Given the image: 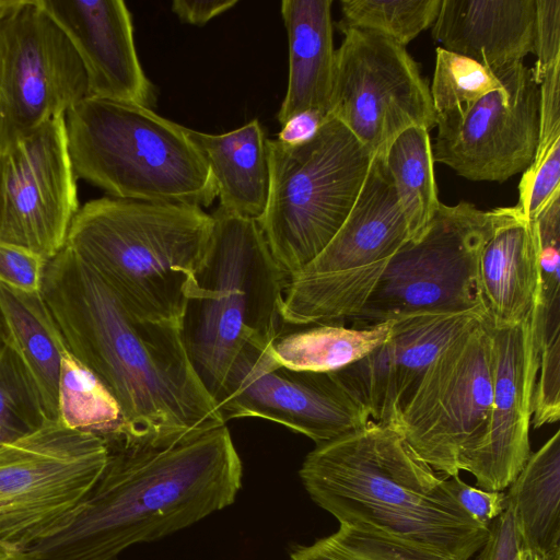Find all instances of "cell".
Listing matches in <instances>:
<instances>
[{
  "label": "cell",
  "mask_w": 560,
  "mask_h": 560,
  "mask_svg": "<svg viewBox=\"0 0 560 560\" xmlns=\"http://www.w3.org/2000/svg\"><path fill=\"white\" fill-rule=\"evenodd\" d=\"M522 549L560 560V431L532 453L509 487Z\"/></svg>",
  "instance_id": "25"
},
{
  "label": "cell",
  "mask_w": 560,
  "mask_h": 560,
  "mask_svg": "<svg viewBox=\"0 0 560 560\" xmlns=\"http://www.w3.org/2000/svg\"><path fill=\"white\" fill-rule=\"evenodd\" d=\"M411 238L384 159L373 156L341 228L314 260L288 279L283 323L305 326L351 319Z\"/></svg>",
  "instance_id": "9"
},
{
  "label": "cell",
  "mask_w": 560,
  "mask_h": 560,
  "mask_svg": "<svg viewBox=\"0 0 560 560\" xmlns=\"http://www.w3.org/2000/svg\"><path fill=\"white\" fill-rule=\"evenodd\" d=\"M0 560H36L25 549L0 541Z\"/></svg>",
  "instance_id": "43"
},
{
  "label": "cell",
  "mask_w": 560,
  "mask_h": 560,
  "mask_svg": "<svg viewBox=\"0 0 560 560\" xmlns=\"http://www.w3.org/2000/svg\"><path fill=\"white\" fill-rule=\"evenodd\" d=\"M103 438L47 421L0 445V541L26 548L89 492L106 460Z\"/></svg>",
  "instance_id": "11"
},
{
  "label": "cell",
  "mask_w": 560,
  "mask_h": 560,
  "mask_svg": "<svg viewBox=\"0 0 560 560\" xmlns=\"http://www.w3.org/2000/svg\"><path fill=\"white\" fill-rule=\"evenodd\" d=\"M489 525V535L475 560H518L521 549L512 505Z\"/></svg>",
  "instance_id": "39"
},
{
  "label": "cell",
  "mask_w": 560,
  "mask_h": 560,
  "mask_svg": "<svg viewBox=\"0 0 560 560\" xmlns=\"http://www.w3.org/2000/svg\"><path fill=\"white\" fill-rule=\"evenodd\" d=\"M271 345L247 342L235 357L215 402L223 420L262 418L316 445L357 431L371 420L334 373L279 364Z\"/></svg>",
  "instance_id": "14"
},
{
  "label": "cell",
  "mask_w": 560,
  "mask_h": 560,
  "mask_svg": "<svg viewBox=\"0 0 560 560\" xmlns=\"http://www.w3.org/2000/svg\"><path fill=\"white\" fill-rule=\"evenodd\" d=\"M39 1L81 60L89 96L154 106L155 89L140 65L124 1Z\"/></svg>",
  "instance_id": "19"
},
{
  "label": "cell",
  "mask_w": 560,
  "mask_h": 560,
  "mask_svg": "<svg viewBox=\"0 0 560 560\" xmlns=\"http://www.w3.org/2000/svg\"><path fill=\"white\" fill-rule=\"evenodd\" d=\"M516 206L480 210L460 201L440 202L425 231L392 258L361 311L350 320L368 326L420 313H482L479 258ZM489 316V315H488Z\"/></svg>",
  "instance_id": "8"
},
{
  "label": "cell",
  "mask_w": 560,
  "mask_h": 560,
  "mask_svg": "<svg viewBox=\"0 0 560 560\" xmlns=\"http://www.w3.org/2000/svg\"><path fill=\"white\" fill-rule=\"evenodd\" d=\"M211 231L200 207L106 196L79 208L65 246L132 314L179 325Z\"/></svg>",
  "instance_id": "4"
},
{
  "label": "cell",
  "mask_w": 560,
  "mask_h": 560,
  "mask_svg": "<svg viewBox=\"0 0 560 560\" xmlns=\"http://www.w3.org/2000/svg\"><path fill=\"white\" fill-rule=\"evenodd\" d=\"M383 159L401 212L416 238L425 231L440 205L429 130L420 126L404 130Z\"/></svg>",
  "instance_id": "27"
},
{
  "label": "cell",
  "mask_w": 560,
  "mask_h": 560,
  "mask_svg": "<svg viewBox=\"0 0 560 560\" xmlns=\"http://www.w3.org/2000/svg\"><path fill=\"white\" fill-rule=\"evenodd\" d=\"M536 341L539 369L532 421L534 428L539 429L558 422L560 418V330L538 337Z\"/></svg>",
  "instance_id": "33"
},
{
  "label": "cell",
  "mask_w": 560,
  "mask_h": 560,
  "mask_svg": "<svg viewBox=\"0 0 560 560\" xmlns=\"http://www.w3.org/2000/svg\"><path fill=\"white\" fill-rule=\"evenodd\" d=\"M104 441L107 460L92 488L24 548L36 560H115L231 505L242 488L225 424L161 442Z\"/></svg>",
  "instance_id": "3"
},
{
  "label": "cell",
  "mask_w": 560,
  "mask_h": 560,
  "mask_svg": "<svg viewBox=\"0 0 560 560\" xmlns=\"http://www.w3.org/2000/svg\"><path fill=\"white\" fill-rule=\"evenodd\" d=\"M236 3L237 0H174L171 8L182 22L202 26Z\"/></svg>",
  "instance_id": "41"
},
{
  "label": "cell",
  "mask_w": 560,
  "mask_h": 560,
  "mask_svg": "<svg viewBox=\"0 0 560 560\" xmlns=\"http://www.w3.org/2000/svg\"><path fill=\"white\" fill-rule=\"evenodd\" d=\"M189 140L203 156L225 211L258 220L269 194L268 145L261 124L212 135L185 127Z\"/></svg>",
  "instance_id": "23"
},
{
  "label": "cell",
  "mask_w": 560,
  "mask_h": 560,
  "mask_svg": "<svg viewBox=\"0 0 560 560\" xmlns=\"http://www.w3.org/2000/svg\"><path fill=\"white\" fill-rule=\"evenodd\" d=\"M58 421L67 428L96 434L104 440L127 436L120 409L103 383L68 349L58 383Z\"/></svg>",
  "instance_id": "28"
},
{
  "label": "cell",
  "mask_w": 560,
  "mask_h": 560,
  "mask_svg": "<svg viewBox=\"0 0 560 560\" xmlns=\"http://www.w3.org/2000/svg\"><path fill=\"white\" fill-rule=\"evenodd\" d=\"M331 4V0L281 2L289 42V80L277 114L280 126L307 110L328 115L336 58Z\"/></svg>",
  "instance_id": "21"
},
{
  "label": "cell",
  "mask_w": 560,
  "mask_h": 560,
  "mask_svg": "<svg viewBox=\"0 0 560 560\" xmlns=\"http://www.w3.org/2000/svg\"><path fill=\"white\" fill-rule=\"evenodd\" d=\"M310 498L339 528L349 548L392 560H469L489 527L474 521L392 425L370 420L317 444L299 471Z\"/></svg>",
  "instance_id": "2"
},
{
  "label": "cell",
  "mask_w": 560,
  "mask_h": 560,
  "mask_svg": "<svg viewBox=\"0 0 560 560\" xmlns=\"http://www.w3.org/2000/svg\"><path fill=\"white\" fill-rule=\"evenodd\" d=\"M65 121L77 178L108 197L200 208L218 197L185 127L151 108L88 96L67 112Z\"/></svg>",
  "instance_id": "6"
},
{
  "label": "cell",
  "mask_w": 560,
  "mask_h": 560,
  "mask_svg": "<svg viewBox=\"0 0 560 560\" xmlns=\"http://www.w3.org/2000/svg\"><path fill=\"white\" fill-rule=\"evenodd\" d=\"M494 369L488 317L439 352L400 406L392 427L435 471L469 472L487 438Z\"/></svg>",
  "instance_id": "10"
},
{
  "label": "cell",
  "mask_w": 560,
  "mask_h": 560,
  "mask_svg": "<svg viewBox=\"0 0 560 560\" xmlns=\"http://www.w3.org/2000/svg\"><path fill=\"white\" fill-rule=\"evenodd\" d=\"M501 86L500 77L491 69L438 47L430 88L438 132L455 127L478 101Z\"/></svg>",
  "instance_id": "29"
},
{
  "label": "cell",
  "mask_w": 560,
  "mask_h": 560,
  "mask_svg": "<svg viewBox=\"0 0 560 560\" xmlns=\"http://www.w3.org/2000/svg\"><path fill=\"white\" fill-rule=\"evenodd\" d=\"M518 560H542L538 555L527 549H520Z\"/></svg>",
  "instance_id": "44"
},
{
  "label": "cell",
  "mask_w": 560,
  "mask_h": 560,
  "mask_svg": "<svg viewBox=\"0 0 560 560\" xmlns=\"http://www.w3.org/2000/svg\"><path fill=\"white\" fill-rule=\"evenodd\" d=\"M4 345H5L4 332H3V328H2V324H1V319H0V351L2 350Z\"/></svg>",
  "instance_id": "45"
},
{
  "label": "cell",
  "mask_w": 560,
  "mask_h": 560,
  "mask_svg": "<svg viewBox=\"0 0 560 560\" xmlns=\"http://www.w3.org/2000/svg\"><path fill=\"white\" fill-rule=\"evenodd\" d=\"M479 279L493 327L517 325L533 315L538 285L533 220L520 211L495 229L480 254Z\"/></svg>",
  "instance_id": "22"
},
{
  "label": "cell",
  "mask_w": 560,
  "mask_h": 560,
  "mask_svg": "<svg viewBox=\"0 0 560 560\" xmlns=\"http://www.w3.org/2000/svg\"><path fill=\"white\" fill-rule=\"evenodd\" d=\"M65 116L0 150V242L47 261L66 245L79 210Z\"/></svg>",
  "instance_id": "15"
},
{
  "label": "cell",
  "mask_w": 560,
  "mask_h": 560,
  "mask_svg": "<svg viewBox=\"0 0 560 560\" xmlns=\"http://www.w3.org/2000/svg\"><path fill=\"white\" fill-rule=\"evenodd\" d=\"M442 0H342L338 28L381 34L406 46L436 19Z\"/></svg>",
  "instance_id": "30"
},
{
  "label": "cell",
  "mask_w": 560,
  "mask_h": 560,
  "mask_svg": "<svg viewBox=\"0 0 560 560\" xmlns=\"http://www.w3.org/2000/svg\"><path fill=\"white\" fill-rule=\"evenodd\" d=\"M341 31L328 115L378 158L409 127L433 129L430 89L406 48L374 32Z\"/></svg>",
  "instance_id": "13"
},
{
  "label": "cell",
  "mask_w": 560,
  "mask_h": 560,
  "mask_svg": "<svg viewBox=\"0 0 560 560\" xmlns=\"http://www.w3.org/2000/svg\"><path fill=\"white\" fill-rule=\"evenodd\" d=\"M442 48L494 70L535 52V0H442L432 28Z\"/></svg>",
  "instance_id": "20"
},
{
  "label": "cell",
  "mask_w": 560,
  "mask_h": 560,
  "mask_svg": "<svg viewBox=\"0 0 560 560\" xmlns=\"http://www.w3.org/2000/svg\"><path fill=\"white\" fill-rule=\"evenodd\" d=\"M492 71L502 86L478 101L455 127L438 132L432 156L469 180L503 183L534 160L539 85L523 61Z\"/></svg>",
  "instance_id": "16"
},
{
  "label": "cell",
  "mask_w": 560,
  "mask_h": 560,
  "mask_svg": "<svg viewBox=\"0 0 560 560\" xmlns=\"http://www.w3.org/2000/svg\"><path fill=\"white\" fill-rule=\"evenodd\" d=\"M47 260L26 248L0 242V283L21 292H39Z\"/></svg>",
  "instance_id": "35"
},
{
  "label": "cell",
  "mask_w": 560,
  "mask_h": 560,
  "mask_svg": "<svg viewBox=\"0 0 560 560\" xmlns=\"http://www.w3.org/2000/svg\"><path fill=\"white\" fill-rule=\"evenodd\" d=\"M560 63L553 66L539 82V131L534 159L542 156L560 141Z\"/></svg>",
  "instance_id": "38"
},
{
  "label": "cell",
  "mask_w": 560,
  "mask_h": 560,
  "mask_svg": "<svg viewBox=\"0 0 560 560\" xmlns=\"http://www.w3.org/2000/svg\"><path fill=\"white\" fill-rule=\"evenodd\" d=\"M482 313H420L393 320L389 338L352 364L331 372L374 422L392 425L404 400L439 352L488 318Z\"/></svg>",
  "instance_id": "18"
},
{
  "label": "cell",
  "mask_w": 560,
  "mask_h": 560,
  "mask_svg": "<svg viewBox=\"0 0 560 560\" xmlns=\"http://www.w3.org/2000/svg\"><path fill=\"white\" fill-rule=\"evenodd\" d=\"M0 319L4 341L34 384L46 418L58 421V383L67 346L42 292H21L0 283Z\"/></svg>",
  "instance_id": "24"
},
{
  "label": "cell",
  "mask_w": 560,
  "mask_h": 560,
  "mask_svg": "<svg viewBox=\"0 0 560 560\" xmlns=\"http://www.w3.org/2000/svg\"><path fill=\"white\" fill-rule=\"evenodd\" d=\"M203 261L189 288L179 329L191 365L215 398L247 342L271 345L281 334L288 277L257 220L221 207Z\"/></svg>",
  "instance_id": "5"
},
{
  "label": "cell",
  "mask_w": 560,
  "mask_h": 560,
  "mask_svg": "<svg viewBox=\"0 0 560 560\" xmlns=\"http://www.w3.org/2000/svg\"><path fill=\"white\" fill-rule=\"evenodd\" d=\"M393 320L368 326L343 322L315 324L312 328L280 334L270 349L276 361L289 369L331 373L362 359L386 341Z\"/></svg>",
  "instance_id": "26"
},
{
  "label": "cell",
  "mask_w": 560,
  "mask_h": 560,
  "mask_svg": "<svg viewBox=\"0 0 560 560\" xmlns=\"http://www.w3.org/2000/svg\"><path fill=\"white\" fill-rule=\"evenodd\" d=\"M40 292L69 352L117 402L126 439L161 442L225 424L179 325L132 314L67 246L47 261Z\"/></svg>",
  "instance_id": "1"
},
{
  "label": "cell",
  "mask_w": 560,
  "mask_h": 560,
  "mask_svg": "<svg viewBox=\"0 0 560 560\" xmlns=\"http://www.w3.org/2000/svg\"><path fill=\"white\" fill-rule=\"evenodd\" d=\"M324 118L315 110L296 114L281 126L277 140L287 144L303 142L315 133Z\"/></svg>",
  "instance_id": "42"
},
{
  "label": "cell",
  "mask_w": 560,
  "mask_h": 560,
  "mask_svg": "<svg viewBox=\"0 0 560 560\" xmlns=\"http://www.w3.org/2000/svg\"><path fill=\"white\" fill-rule=\"evenodd\" d=\"M445 485L466 513L482 526L489 525L506 509L504 491H488L464 482L459 475L446 477Z\"/></svg>",
  "instance_id": "37"
},
{
  "label": "cell",
  "mask_w": 560,
  "mask_h": 560,
  "mask_svg": "<svg viewBox=\"0 0 560 560\" xmlns=\"http://www.w3.org/2000/svg\"><path fill=\"white\" fill-rule=\"evenodd\" d=\"M267 145L269 194L257 222L289 279L314 260L341 228L373 155L330 115L303 142L268 139Z\"/></svg>",
  "instance_id": "7"
},
{
  "label": "cell",
  "mask_w": 560,
  "mask_h": 560,
  "mask_svg": "<svg viewBox=\"0 0 560 560\" xmlns=\"http://www.w3.org/2000/svg\"><path fill=\"white\" fill-rule=\"evenodd\" d=\"M533 221L538 260V285L534 308H560V196L548 202Z\"/></svg>",
  "instance_id": "32"
},
{
  "label": "cell",
  "mask_w": 560,
  "mask_h": 560,
  "mask_svg": "<svg viewBox=\"0 0 560 560\" xmlns=\"http://www.w3.org/2000/svg\"><path fill=\"white\" fill-rule=\"evenodd\" d=\"M537 59L532 68L534 79L539 85L542 77L560 63V0H535Z\"/></svg>",
  "instance_id": "36"
},
{
  "label": "cell",
  "mask_w": 560,
  "mask_h": 560,
  "mask_svg": "<svg viewBox=\"0 0 560 560\" xmlns=\"http://www.w3.org/2000/svg\"><path fill=\"white\" fill-rule=\"evenodd\" d=\"M47 421L34 384L5 343L0 351V445L32 434Z\"/></svg>",
  "instance_id": "31"
},
{
  "label": "cell",
  "mask_w": 560,
  "mask_h": 560,
  "mask_svg": "<svg viewBox=\"0 0 560 560\" xmlns=\"http://www.w3.org/2000/svg\"><path fill=\"white\" fill-rule=\"evenodd\" d=\"M516 208L533 220L555 197L560 196V141L523 172Z\"/></svg>",
  "instance_id": "34"
},
{
  "label": "cell",
  "mask_w": 560,
  "mask_h": 560,
  "mask_svg": "<svg viewBox=\"0 0 560 560\" xmlns=\"http://www.w3.org/2000/svg\"><path fill=\"white\" fill-rule=\"evenodd\" d=\"M290 560H388L376 555L345 547L330 536L317 539L312 545L296 546Z\"/></svg>",
  "instance_id": "40"
},
{
  "label": "cell",
  "mask_w": 560,
  "mask_h": 560,
  "mask_svg": "<svg viewBox=\"0 0 560 560\" xmlns=\"http://www.w3.org/2000/svg\"><path fill=\"white\" fill-rule=\"evenodd\" d=\"M89 96L84 68L39 0H0V150Z\"/></svg>",
  "instance_id": "12"
},
{
  "label": "cell",
  "mask_w": 560,
  "mask_h": 560,
  "mask_svg": "<svg viewBox=\"0 0 560 560\" xmlns=\"http://www.w3.org/2000/svg\"><path fill=\"white\" fill-rule=\"evenodd\" d=\"M495 369L486 442L469 474L476 486L504 491L529 458V427L539 369L533 315L513 326L493 327Z\"/></svg>",
  "instance_id": "17"
}]
</instances>
